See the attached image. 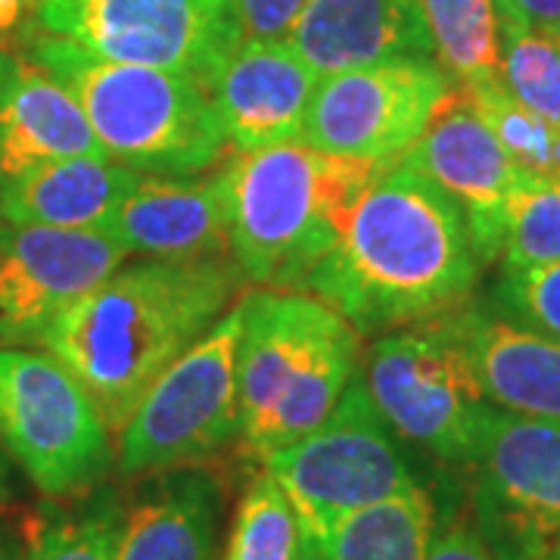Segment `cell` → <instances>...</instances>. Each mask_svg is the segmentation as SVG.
Segmentation results:
<instances>
[{
  "mask_svg": "<svg viewBox=\"0 0 560 560\" xmlns=\"http://www.w3.org/2000/svg\"><path fill=\"white\" fill-rule=\"evenodd\" d=\"M480 271L455 200L415 168L389 162L352 206L340 241L312 268L302 293L334 305L368 337L467 305Z\"/></svg>",
  "mask_w": 560,
  "mask_h": 560,
  "instance_id": "cell-1",
  "label": "cell"
},
{
  "mask_svg": "<svg viewBox=\"0 0 560 560\" xmlns=\"http://www.w3.org/2000/svg\"><path fill=\"white\" fill-rule=\"evenodd\" d=\"M243 280L231 256L121 265L40 346L79 377L116 436L150 383L228 315Z\"/></svg>",
  "mask_w": 560,
  "mask_h": 560,
  "instance_id": "cell-2",
  "label": "cell"
},
{
  "mask_svg": "<svg viewBox=\"0 0 560 560\" xmlns=\"http://www.w3.org/2000/svg\"><path fill=\"white\" fill-rule=\"evenodd\" d=\"M361 337L334 305L302 290L241 296V445L261 460L330 418L359 374Z\"/></svg>",
  "mask_w": 560,
  "mask_h": 560,
  "instance_id": "cell-3",
  "label": "cell"
},
{
  "mask_svg": "<svg viewBox=\"0 0 560 560\" xmlns=\"http://www.w3.org/2000/svg\"><path fill=\"white\" fill-rule=\"evenodd\" d=\"M381 168L320 153L302 140L234 153L224 175L231 187V259L243 278L268 290H302Z\"/></svg>",
  "mask_w": 560,
  "mask_h": 560,
  "instance_id": "cell-4",
  "label": "cell"
},
{
  "mask_svg": "<svg viewBox=\"0 0 560 560\" xmlns=\"http://www.w3.org/2000/svg\"><path fill=\"white\" fill-rule=\"evenodd\" d=\"M20 50L75 97L109 160L143 175H200L228 153L206 88L153 66L103 60L25 25Z\"/></svg>",
  "mask_w": 560,
  "mask_h": 560,
  "instance_id": "cell-5",
  "label": "cell"
},
{
  "mask_svg": "<svg viewBox=\"0 0 560 560\" xmlns=\"http://www.w3.org/2000/svg\"><path fill=\"white\" fill-rule=\"evenodd\" d=\"M261 467L290 501L302 539H324L361 508L427 486L408 442L377 415L359 374L330 418Z\"/></svg>",
  "mask_w": 560,
  "mask_h": 560,
  "instance_id": "cell-6",
  "label": "cell"
},
{
  "mask_svg": "<svg viewBox=\"0 0 560 560\" xmlns=\"http://www.w3.org/2000/svg\"><path fill=\"white\" fill-rule=\"evenodd\" d=\"M0 442L44 499H75L116 467L113 430L47 349L0 346Z\"/></svg>",
  "mask_w": 560,
  "mask_h": 560,
  "instance_id": "cell-7",
  "label": "cell"
},
{
  "mask_svg": "<svg viewBox=\"0 0 560 560\" xmlns=\"http://www.w3.org/2000/svg\"><path fill=\"white\" fill-rule=\"evenodd\" d=\"M359 377L377 415L408 445L442 464H474L492 405L445 315L386 330L368 349Z\"/></svg>",
  "mask_w": 560,
  "mask_h": 560,
  "instance_id": "cell-8",
  "label": "cell"
},
{
  "mask_svg": "<svg viewBox=\"0 0 560 560\" xmlns=\"http://www.w3.org/2000/svg\"><path fill=\"white\" fill-rule=\"evenodd\" d=\"M241 302L172 361L116 433V467L135 480L215 458L241 440Z\"/></svg>",
  "mask_w": 560,
  "mask_h": 560,
  "instance_id": "cell-9",
  "label": "cell"
},
{
  "mask_svg": "<svg viewBox=\"0 0 560 560\" xmlns=\"http://www.w3.org/2000/svg\"><path fill=\"white\" fill-rule=\"evenodd\" d=\"M32 25L103 60L178 72L202 88L241 44L234 0H38Z\"/></svg>",
  "mask_w": 560,
  "mask_h": 560,
  "instance_id": "cell-10",
  "label": "cell"
},
{
  "mask_svg": "<svg viewBox=\"0 0 560 560\" xmlns=\"http://www.w3.org/2000/svg\"><path fill=\"white\" fill-rule=\"evenodd\" d=\"M467 511L501 560H560V423L489 408Z\"/></svg>",
  "mask_w": 560,
  "mask_h": 560,
  "instance_id": "cell-11",
  "label": "cell"
},
{
  "mask_svg": "<svg viewBox=\"0 0 560 560\" xmlns=\"http://www.w3.org/2000/svg\"><path fill=\"white\" fill-rule=\"evenodd\" d=\"M452 88L455 81L436 60H393L324 75L300 140L330 156L399 162Z\"/></svg>",
  "mask_w": 560,
  "mask_h": 560,
  "instance_id": "cell-12",
  "label": "cell"
},
{
  "mask_svg": "<svg viewBox=\"0 0 560 560\" xmlns=\"http://www.w3.org/2000/svg\"><path fill=\"white\" fill-rule=\"evenodd\" d=\"M125 259L128 253L101 231L0 219V346H40L54 320Z\"/></svg>",
  "mask_w": 560,
  "mask_h": 560,
  "instance_id": "cell-13",
  "label": "cell"
},
{
  "mask_svg": "<svg viewBox=\"0 0 560 560\" xmlns=\"http://www.w3.org/2000/svg\"><path fill=\"white\" fill-rule=\"evenodd\" d=\"M399 162L455 200L482 265L499 261L504 212L521 184L523 168L501 147L460 84L442 97L418 143Z\"/></svg>",
  "mask_w": 560,
  "mask_h": 560,
  "instance_id": "cell-14",
  "label": "cell"
},
{
  "mask_svg": "<svg viewBox=\"0 0 560 560\" xmlns=\"http://www.w3.org/2000/svg\"><path fill=\"white\" fill-rule=\"evenodd\" d=\"M318 81L287 40H241L206 84L228 150L253 153L300 140Z\"/></svg>",
  "mask_w": 560,
  "mask_h": 560,
  "instance_id": "cell-15",
  "label": "cell"
},
{
  "mask_svg": "<svg viewBox=\"0 0 560 560\" xmlns=\"http://www.w3.org/2000/svg\"><path fill=\"white\" fill-rule=\"evenodd\" d=\"M101 234L131 256L190 261L231 256V187L215 175H143Z\"/></svg>",
  "mask_w": 560,
  "mask_h": 560,
  "instance_id": "cell-16",
  "label": "cell"
},
{
  "mask_svg": "<svg viewBox=\"0 0 560 560\" xmlns=\"http://www.w3.org/2000/svg\"><path fill=\"white\" fill-rule=\"evenodd\" d=\"M224 480L206 464L140 477L121 492L116 560H219Z\"/></svg>",
  "mask_w": 560,
  "mask_h": 560,
  "instance_id": "cell-17",
  "label": "cell"
},
{
  "mask_svg": "<svg viewBox=\"0 0 560 560\" xmlns=\"http://www.w3.org/2000/svg\"><path fill=\"white\" fill-rule=\"evenodd\" d=\"M287 44L320 79L393 60H433L418 0H308Z\"/></svg>",
  "mask_w": 560,
  "mask_h": 560,
  "instance_id": "cell-18",
  "label": "cell"
},
{
  "mask_svg": "<svg viewBox=\"0 0 560 560\" xmlns=\"http://www.w3.org/2000/svg\"><path fill=\"white\" fill-rule=\"evenodd\" d=\"M467 352L482 396L501 411L560 423V342L482 302L445 315Z\"/></svg>",
  "mask_w": 560,
  "mask_h": 560,
  "instance_id": "cell-19",
  "label": "cell"
},
{
  "mask_svg": "<svg viewBox=\"0 0 560 560\" xmlns=\"http://www.w3.org/2000/svg\"><path fill=\"white\" fill-rule=\"evenodd\" d=\"M69 156H106L75 97L22 50H0V190Z\"/></svg>",
  "mask_w": 560,
  "mask_h": 560,
  "instance_id": "cell-20",
  "label": "cell"
},
{
  "mask_svg": "<svg viewBox=\"0 0 560 560\" xmlns=\"http://www.w3.org/2000/svg\"><path fill=\"white\" fill-rule=\"evenodd\" d=\"M143 172L109 156H69L47 162L0 190V219L66 231H101Z\"/></svg>",
  "mask_w": 560,
  "mask_h": 560,
  "instance_id": "cell-21",
  "label": "cell"
},
{
  "mask_svg": "<svg viewBox=\"0 0 560 560\" xmlns=\"http://www.w3.org/2000/svg\"><path fill=\"white\" fill-rule=\"evenodd\" d=\"M25 521L28 560H116L121 492L103 482L75 499H50Z\"/></svg>",
  "mask_w": 560,
  "mask_h": 560,
  "instance_id": "cell-22",
  "label": "cell"
},
{
  "mask_svg": "<svg viewBox=\"0 0 560 560\" xmlns=\"http://www.w3.org/2000/svg\"><path fill=\"white\" fill-rule=\"evenodd\" d=\"M433 60L455 84L495 79L501 60V25L495 0H418Z\"/></svg>",
  "mask_w": 560,
  "mask_h": 560,
  "instance_id": "cell-23",
  "label": "cell"
},
{
  "mask_svg": "<svg viewBox=\"0 0 560 560\" xmlns=\"http://www.w3.org/2000/svg\"><path fill=\"white\" fill-rule=\"evenodd\" d=\"M560 261V178L523 172L501 231V268H539Z\"/></svg>",
  "mask_w": 560,
  "mask_h": 560,
  "instance_id": "cell-24",
  "label": "cell"
},
{
  "mask_svg": "<svg viewBox=\"0 0 560 560\" xmlns=\"http://www.w3.org/2000/svg\"><path fill=\"white\" fill-rule=\"evenodd\" d=\"M499 25L501 84L529 113L560 128V35L526 28L517 22Z\"/></svg>",
  "mask_w": 560,
  "mask_h": 560,
  "instance_id": "cell-25",
  "label": "cell"
},
{
  "mask_svg": "<svg viewBox=\"0 0 560 560\" xmlns=\"http://www.w3.org/2000/svg\"><path fill=\"white\" fill-rule=\"evenodd\" d=\"M300 523L265 470L243 489L221 560H300Z\"/></svg>",
  "mask_w": 560,
  "mask_h": 560,
  "instance_id": "cell-26",
  "label": "cell"
},
{
  "mask_svg": "<svg viewBox=\"0 0 560 560\" xmlns=\"http://www.w3.org/2000/svg\"><path fill=\"white\" fill-rule=\"evenodd\" d=\"M470 101L477 103L480 116L489 121L501 147L511 153V160L521 165L523 172L536 175H555L560 178V128L529 113L523 103H517L501 79H486L477 84H460Z\"/></svg>",
  "mask_w": 560,
  "mask_h": 560,
  "instance_id": "cell-27",
  "label": "cell"
},
{
  "mask_svg": "<svg viewBox=\"0 0 560 560\" xmlns=\"http://www.w3.org/2000/svg\"><path fill=\"white\" fill-rule=\"evenodd\" d=\"M495 305L511 320L560 342V261L539 268H501Z\"/></svg>",
  "mask_w": 560,
  "mask_h": 560,
  "instance_id": "cell-28",
  "label": "cell"
},
{
  "mask_svg": "<svg viewBox=\"0 0 560 560\" xmlns=\"http://www.w3.org/2000/svg\"><path fill=\"white\" fill-rule=\"evenodd\" d=\"M427 560H501L486 539L477 523L470 521L467 504L460 501L458 489L436 482V523L427 545Z\"/></svg>",
  "mask_w": 560,
  "mask_h": 560,
  "instance_id": "cell-29",
  "label": "cell"
},
{
  "mask_svg": "<svg viewBox=\"0 0 560 560\" xmlns=\"http://www.w3.org/2000/svg\"><path fill=\"white\" fill-rule=\"evenodd\" d=\"M308 0H234L241 40H287Z\"/></svg>",
  "mask_w": 560,
  "mask_h": 560,
  "instance_id": "cell-30",
  "label": "cell"
},
{
  "mask_svg": "<svg viewBox=\"0 0 560 560\" xmlns=\"http://www.w3.org/2000/svg\"><path fill=\"white\" fill-rule=\"evenodd\" d=\"M499 22H517L526 28H539L560 35V0H495Z\"/></svg>",
  "mask_w": 560,
  "mask_h": 560,
  "instance_id": "cell-31",
  "label": "cell"
},
{
  "mask_svg": "<svg viewBox=\"0 0 560 560\" xmlns=\"http://www.w3.org/2000/svg\"><path fill=\"white\" fill-rule=\"evenodd\" d=\"M0 560H28V521L0 514Z\"/></svg>",
  "mask_w": 560,
  "mask_h": 560,
  "instance_id": "cell-32",
  "label": "cell"
},
{
  "mask_svg": "<svg viewBox=\"0 0 560 560\" xmlns=\"http://www.w3.org/2000/svg\"><path fill=\"white\" fill-rule=\"evenodd\" d=\"M16 470H20V467L13 464L10 452H7V448H3V442H0V514H7V511H10L22 495Z\"/></svg>",
  "mask_w": 560,
  "mask_h": 560,
  "instance_id": "cell-33",
  "label": "cell"
},
{
  "mask_svg": "<svg viewBox=\"0 0 560 560\" xmlns=\"http://www.w3.org/2000/svg\"><path fill=\"white\" fill-rule=\"evenodd\" d=\"M38 0H0V35H10L20 28L25 16H32Z\"/></svg>",
  "mask_w": 560,
  "mask_h": 560,
  "instance_id": "cell-34",
  "label": "cell"
}]
</instances>
